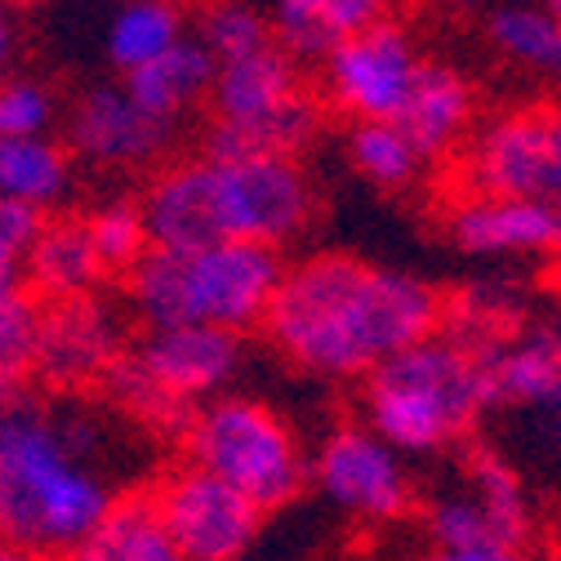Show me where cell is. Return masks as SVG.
<instances>
[{
  "instance_id": "cell-1",
  "label": "cell",
  "mask_w": 561,
  "mask_h": 561,
  "mask_svg": "<svg viewBox=\"0 0 561 561\" xmlns=\"http://www.w3.org/2000/svg\"><path fill=\"white\" fill-rule=\"evenodd\" d=\"M437 321L442 299L428 280L343 254H321L295 272H280L263 312L280 353L330 379L366 375L397 347L433 334Z\"/></svg>"
},
{
  "instance_id": "cell-2",
  "label": "cell",
  "mask_w": 561,
  "mask_h": 561,
  "mask_svg": "<svg viewBox=\"0 0 561 561\" xmlns=\"http://www.w3.org/2000/svg\"><path fill=\"white\" fill-rule=\"evenodd\" d=\"M85 459V424L23 388L0 397V539L23 552H77L112 504Z\"/></svg>"
},
{
  "instance_id": "cell-3",
  "label": "cell",
  "mask_w": 561,
  "mask_h": 561,
  "mask_svg": "<svg viewBox=\"0 0 561 561\" xmlns=\"http://www.w3.org/2000/svg\"><path fill=\"white\" fill-rule=\"evenodd\" d=\"M152 245L290 241L312 215V187L286 152H232L174 165L138 205Z\"/></svg>"
},
{
  "instance_id": "cell-4",
  "label": "cell",
  "mask_w": 561,
  "mask_h": 561,
  "mask_svg": "<svg viewBox=\"0 0 561 561\" xmlns=\"http://www.w3.org/2000/svg\"><path fill=\"white\" fill-rule=\"evenodd\" d=\"M134 308L148 325H219L250 330L263 321L280 254L263 241H205V245H148L134 267Z\"/></svg>"
},
{
  "instance_id": "cell-5",
  "label": "cell",
  "mask_w": 561,
  "mask_h": 561,
  "mask_svg": "<svg viewBox=\"0 0 561 561\" xmlns=\"http://www.w3.org/2000/svg\"><path fill=\"white\" fill-rule=\"evenodd\" d=\"M485 410V375L477 347L459 334H424L366 370L370 428L410 455L455 442Z\"/></svg>"
},
{
  "instance_id": "cell-6",
  "label": "cell",
  "mask_w": 561,
  "mask_h": 561,
  "mask_svg": "<svg viewBox=\"0 0 561 561\" xmlns=\"http://www.w3.org/2000/svg\"><path fill=\"white\" fill-rule=\"evenodd\" d=\"M187 455L196 468L237 485L250 504L286 508L304 481V455L280 419L259 401H215L187 428Z\"/></svg>"
},
{
  "instance_id": "cell-7",
  "label": "cell",
  "mask_w": 561,
  "mask_h": 561,
  "mask_svg": "<svg viewBox=\"0 0 561 561\" xmlns=\"http://www.w3.org/2000/svg\"><path fill=\"white\" fill-rule=\"evenodd\" d=\"M209 99H215V157L232 152H295L317 125L312 99H304L295 62L272 49H250L241 58H224L209 81Z\"/></svg>"
},
{
  "instance_id": "cell-8",
  "label": "cell",
  "mask_w": 561,
  "mask_h": 561,
  "mask_svg": "<svg viewBox=\"0 0 561 561\" xmlns=\"http://www.w3.org/2000/svg\"><path fill=\"white\" fill-rule=\"evenodd\" d=\"M241 366V343L219 325H152L134 357L112 362V379L125 401L144 410H170L224 388Z\"/></svg>"
},
{
  "instance_id": "cell-9",
  "label": "cell",
  "mask_w": 561,
  "mask_h": 561,
  "mask_svg": "<svg viewBox=\"0 0 561 561\" xmlns=\"http://www.w3.org/2000/svg\"><path fill=\"white\" fill-rule=\"evenodd\" d=\"M165 535L174 543V557L187 561H232L241 557L263 522V508L250 504L237 485L205 468H183L174 472L161 495H157Z\"/></svg>"
},
{
  "instance_id": "cell-10",
  "label": "cell",
  "mask_w": 561,
  "mask_h": 561,
  "mask_svg": "<svg viewBox=\"0 0 561 561\" xmlns=\"http://www.w3.org/2000/svg\"><path fill=\"white\" fill-rule=\"evenodd\" d=\"M472 183L500 196H561V112L526 107L490 121L472 148Z\"/></svg>"
},
{
  "instance_id": "cell-11",
  "label": "cell",
  "mask_w": 561,
  "mask_h": 561,
  "mask_svg": "<svg viewBox=\"0 0 561 561\" xmlns=\"http://www.w3.org/2000/svg\"><path fill=\"white\" fill-rule=\"evenodd\" d=\"M419 58L410 36L392 23H375L357 36L339 41L325 54V81L330 94L343 112H353L357 121H397L414 77Z\"/></svg>"
},
{
  "instance_id": "cell-12",
  "label": "cell",
  "mask_w": 561,
  "mask_h": 561,
  "mask_svg": "<svg viewBox=\"0 0 561 561\" xmlns=\"http://www.w3.org/2000/svg\"><path fill=\"white\" fill-rule=\"evenodd\" d=\"M321 495L362 522H392L410 508V477L401 450L375 428H339L317 455Z\"/></svg>"
},
{
  "instance_id": "cell-13",
  "label": "cell",
  "mask_w": 561,
  "mask_h": 561,
  "mask_svg": "<svg viewBox=\"0 0 561 561\" xmlns=\"http://www.w3.org/2000/svg\"><path fill=\"white\" fill-rule=\"evenodd\" d=\"M450 237L463 254L508 259V254H548L557 250V209L535 196H500L481 192L459 205L450 219Z\"/></svg>"
},
{
  "instance_id": "cell-14",
  "label": "cell",
  "mask_w": 561,
  "mask_h": 561,
  "mask_svg": "<svg viewBox=\"0 0 561 561\" xmlns=\"http://www.w3.org/2000/svg\"><path fill=\"white\" fill-rule=\"evenodd\" d=\"M112 362H116V325L85 295L58 299V308L41 317L32 366L49 383H85L103 375Z\"/></svg>"
},
{
  "instance_id": "cell-15",
  "label": "cell",
  "mask_w": 561,
  "mask_h": 561,
  "mask_svg": "<svg viewBox=\"0 0 561 561\" xmlns=\"http://www.w3.org/2000/svg\"><path fill=\"white\" fill-rule=\"evenodd\" d=\"M170 121L138 107L125 90H94L72 112V148L99 165H144L165 148Z\"/></svg>"
},
{
  "instance_id": "cell-16",
  "label": "cell",
  "mask_w": 561,
  "mask_h": 561,
  "mask_svg": "<svg viewBox=\"0 0 561 561\" xmlns=\"http://www.w3.org/2000/svg\"><path fill=\"white\" fill-rule=\"evenodd\" d=\"M485 375V405H543L561 388V325L543 321L513 339L477 347Z\"/></svg>"
},
{
  "instance_id": "cell-17",
  "label": "cell",
  "mask_w": 561,
  "mask_h": 561,
  "mask_svg": "<svg viewBox=\"0 0 561 561\" xmlns=\"http://www.w3.org/2000/svg\"><path fill=\"white\" fill-rule=\"evenodd\" d=\"M215 67H219V58L205 49V41H183V36H179V41H174L170 49H161L157 58L129 67V72H125V94H129L138 107H144V112H152V116H161V121H174V116H183L196 99L209 94Z\"/></svg>"
},
{
  "instance_id": "cell-18",
  "label": "cell",
  "mask_w": 561,
  "mask_h": 561,
  "mask_svg": "<svg viewBox=\"0 0 561 561\" xmlns=\"http://www.w3.org/2000/svg\"><path fill=\"white\" fill-rule=\"evenodd\" d=\"M472 116V94L455 67L442 62H419V77L397 112V125L414 144L419 157H437L459 144V134Z\"/></svg>"
},
{
  "instance_id": "cell-19",
  "label": "cell",
  "mask_w": 561,
  "mask_h": 561,
  "mask_svg": "<svg viewBox=\"0 0 561 561\" xmlns=\"http://www.w3.org/2000/svg\"><path fill=\"white\" fill-rule=\"evenodd\" d=\"M428 535L446 561H508L526 548V530L508 526L472 485L428 513Z\"/></svg>"
},
{
  "instance_id": "cell-20",
  "label": "cell",
  "mask_w": 561,
  "mask_h": 561,
  "mask_svg": "<svg viewBox=\"0 0 561 561\" xmlns=\"http://www.w3.org/2000/svg\"><path fill=\"white\" fill-rule=\"evenodd\" d=\"M27 280L32 290L45 295V299H77L85 295L103 263L94 254V241H90V228L85 224H54V228H36L32 245H27Z\"/></svg>"
},
{
  "instance_id": "cell-21",
  "label": "cell",
  "mask_w": 561,
  "mask_h": 561,
  "mask_svg": "<svg viewBox=\"0 0 561 561\" xmlns=\"http://www.w3.org/2000/svg\"><path fill=\"white\" fill-rule=\"evenodd\" d=\"M388 0H276V36L295 54H330L339 41L383 23Z\"/></svg>"
},
{
  "instance_id": "cell-22",
  "label": "cell",
  "mask_w": 561,
  "mask_h": 561,
  "mask_svg": "<svg viewBox=\"0 0 561 561\" xmlns=\"http://www.w3.org/2000/svg\"><path fill=\"white\" fill-rule=\"evenodd\" d=\"M77 552L94 561H170L174 543L165 535L157 495L112 500Z\"/></svg>"
},
{
  "instance_id": "cell-23",
  "label": "cell",
  "mask_w": 561,
  "mask_h": 561,
  "mask_svg": "<svg viewBox=\"0 0 561 561\" xmlns=\"http://www.w3.org/2000/svg\"><path fill=\"white\" fill-rule=\"evenodd\" d=\"M67 183H72L67 152L45 134H0V196L45 209L67 192Z\"/></svg>"
},
{
  "instance_id": "cell-24",
  "label": "cell",
  "mask_w": 561,
  "mask_h": 561,
  "mask_svg": "<svg viewBox=\"0 0 561 561\" xmlns=\"http://www.w3.org/2000/svg\"><path fill=\"white\" fill-rule=\"evenodd\" d=\"M179 36H183V19L170 0H129L107 32V54L121 72H129V67L170 49Z\"/></svg>"
},
{
  "instance_id": "cell-25",
  "label": "cell",
  "mask_w": 561,
  "mask_h": 561,
  "mask_svg": "<svg viewBox=\"0 0 561 561\" xmlns=\"http://www.w3.org/2000/svg\"><path fill=\"white\" fill-rule=\"evenodd\" d=\"M490 41H495L513 62L535 67L539 77H561V23L552 10L508 5L490 19Z\"/></svg>"
},
{
  "instance_id": "cell-26",
  "label": "cell",
  "mask_w": 561,
  "mask_h": 561,
  "mask_svg": "<svg viewBox=\"0 0 561 561\" xmlns=\"http://www.w3.org/2000/svg\"><path fill=\"white\" fill-rule=\"evenodd\" d=\"M36 325H41V308L32 290L19 286V276L0 280V397L23 388L36 353Z\"/></svg>"
},
{
  "instance_id": "cell-27",
  "label": "cell",
  "mask_w": 561,
  "mask_h": 561,
  "mask_svg": "<svg viewBox=\"0 0 561 561\" xmlns=\"http://www.w3.org/2000/svg\"><path fill=\"white\" fill-rule=\"evenodd\" d=\"M347 148H353L357 170L379 187H405L414 179L419 161H424L397 121H357Z\"/></svg>"
},
{
  "instance_id": "cell-28",
  "label": "cell",
  "mask_w": 561,
  "mask_h": 561,
  "mask_svg": "<svg viewBox=\"0 0 561 561\" xmlns=\"http://www.w3.org/2000/svg\"><path fill=\"white\" fill-rule=\"evenodd\" d=\"M85 228H90V241H94V254L103 267H134L144 259V250L152 245L138 205H103Z\"/></svg>"
},
{
  "instance_id": "cell-29",
  "label": "cell",
  "mask_w": 561,
  "mask_h": 561,
  "mask_svg": "<svg viewBox=\"0 0 561 561\" xmlns=\"http://www.w3.org/2000/svg\"><path fill=\"white\" fill-rule=\"evenodd\" d=\"M205 49L215 54L219 62L224 58H241V54H250V49H263L272 36H267V23L254 14V10H245V5H215L205 14Z\"/></svg>"
},
{
  "instance_id": "cell-30",
  "label": "cell",
  "mask_w": 561,
  "mask_h": 561,
  "mask_svg": "<svg viewBox=\"0 0 561 561\" xmlns=\"http://www.w3.org/2000/svg\"><path fill=\"white\" fill-rule=\"evenodd\" d=\"M472 490L477 495L495 508L508 526H517V530H530V513H526V490H522V477L504 463V459H495V455H477L472 459Z\"/></svg>"
},
{
  "instance_id": "cell-31",
  "label": "cell",
  "mask_w": 561,
  "mask_h": 561,
  "mask_svg": "<svg viewBox=\"0 0 561 561\" xmlns=\"http://www.w3.org/2000/svg\"><path fill=\"white\" fill-rule=\"evenodd\" d=\"M54 116V103L32 81H5L0 85V134H45Z\"/></svg>"
},
{
  "instance_id": "cell-32",
  "label": "cell",
  "mask_w": 561,
  "mask_h": 561,
  "mask_svg": "<svg viewBox=\"0 0 561 561\" xmlns=\"http://www.w3.org/2000/svg\"><path fill=\"white\" fill-rule=\"evenodd\" d=\"M36 228H41V209L36 205L0 196V280H14L19 276Z\"/></svg>"
},
{
  "instance_id": "cell-33",
  "label": "cell",
  "mask_w": 561,
  "mask_h": 561,
  "mask_svg": "<svg viewBox=\"0 0 561 561\" xmlns=\"http://www.w3.org/2000/svg\"><path fill=\"white\" fill-rule=\"evenodd\" d=\"M539 410V419H543V424H548V433H552V442L561 446V388L543 401V405H535Z\"/></svg>"
},
{
  "instance_id": "cell-34",
  "label": "cell",
  "mask_w": 561,
  "mask_h": 561,
  "mask_svg": "<svg viewBox=\"0 0 561 561\" xmlns=\"http://www.w3.org/2000/svg\"><path fill=\"white\" fill-rule=\"evenodd\" d=\"M10 54H14V27H10V14H5V5H0V72H5Z\"/></svg>"
},
{
  "instance_id": "cell-35",
  "label": "cell",
  "mask_w": 561,
  "mask_h": 561,
  "mask_svg": "<svg viewBox=\"0 0 561 561\" xmlns=\"http://www.w3.org/2000/svg\"><path fill=\"white\" fill-rule=\"evenodd\" d=\"M552 209H557V250H561V196L552 201Z\"/></svg>"
},
{
  "instance_id": "cell-36",
  "label": "cell",
  "mask_w": 561,
  "mask_h": 561,
  "mask_svg": "<svg viewBox=\"0 0 561 561\" xmlns=\"http://www.w3.org/2000/svg\"><path fill=\"white\" fill-rule=\"evenodd\" d=\"M442 5H459V10H468V5H477V0H442Z\"/></svg>"
},
{
  "instance_id": "cell-37",
  "label": "cell",
  "mask_w": 561,
  "mask_h": 561,
  "mask_svg": "<svg viewBox=\"0 0 561 561\" xmlns=\"http://www.w3.org/2000/svg\"><path fill=\"white\" fill-rule=\"evenodd\" d=\"M552 14H557V23H561V0H552Z\"/></svg>"
},
{
  "instance_id": "cell-38",
  "label": "cell",
  "mask_w": 561,
  "mask_h": 561,
  "mask_svg": "<svg viewBox=\"0 0 561 561\" xmlns=\"http://www.w3.org/2000/svg\"><path fill=\"white\" fill-rule=\"evenodd\" d=\"M0 5H27V0H0Z\"/></svg>"
}]
</instances>
